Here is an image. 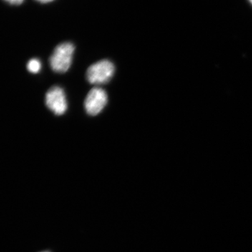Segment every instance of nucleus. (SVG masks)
Wrapping results in <instances>:
<instances>
[{
  "label": "nucleus",
  "instance_id": "4",
  "mask_svg": "<svg viewBox=\"0 0 252 252\" xmlns=\"http://www.w3.org/2000/svg\"><path fill=\"white\" fill-rule=\"evenodd\" d=\"M45 103L46 107L55 115L61 116L67 109V99L64 90L60 86L51 87L46 94Z\"/></svg>",
  "mask_w": 252,
  "mask_h": 252
},
{
  "label": "nucleus",
  "instance_id": "5",
  "mask_svg": "<svg viewBox=\"0 0 252 252\" xmlns=\"http://www.w3.org/2000/svg\"><path fill=\"white\" fill-rule=\"evenodd\" d=\"M41 67V62L38 59H32L28 63V70L30 72L32 73V74H36V73L39 72Z\"/></svg>",
  "mask_w": 252,
  "mask_h": 252
},
{
  "label": "nucleus",
  "instance_id": "8",
  "mask_svg": "<svg viewBox=\"0 0 252 252\" xmlns=\"http://www.w3.org/2000/svg\"><path fill=\"white\" fill-rule=\"evenodd\" d=\"M249 1H250V2H251V4H252V0H249Z\"/></svg>",
  "mask_w": 252,
  "mask_h": 252
},
{
  "label": "nucleus",
  "instance_id": "7",
  "mask_svg": "<svg viewBox=\"0 0 252 252\" xmlns=\"http://www.w3.org/2000/svg\"><path fill=\"white\" fill-rule=\"evenodd\" d=\"M36 1H39L41 3H49L54 1V0H36Z\"/></svg>",
  "mask_w": 252,
  "mask_h": 252
},
{
  "label": "nucleus",
  "instance_id": "1",
  "mask_svg": "<svg viewBox=\"0 0 252 252\" xmlns=\"http://www.w3.org/2000/svg\"><path fill=\"white\" fill-rule=\"evenodd\" d=\"M74 49L75 47L71 42L62 43L56 46L49 58L51 69L59 74L67 72L72 64Z\"/></svg>",
  "mask_w": 252,
  "mask_h": 252
},
{
  "label": "nucleus",
  "instance_id": "9",
  "mask_svg": "<svg viewBox=\"0 0 252 252\" xmlns=\"http://www.w3.org/2000/svg\"></svg>",
  "mask_w": 252,
  "mask_h": 252
},
{
  "label": "nucleus",
  "instance_id": "3",
  "mask_svg": "<svg viewBox=\"0 0 252 252\" xmlns=\"http://www.w3.org/2000/svg\"><path fill=\"white\" fill-rule=\"evenodd\" d=\"M107 103V94L104 89L95 87L91 89L84 101V107L87 114L97 116L102 112Z\"/></svg>",
  "mask_w": 252,
  "mask_h": 252
},
{
  "label": "nucleus",
  "instance_id": "6",
  "mask_svg": "<svg viewBox=\"0 0 252 252\" xmlns=\"http://www.w3.org/2000/svg\"><path fill=\"white\" fill-rule=\"evenodd\" d=\"M4 1H7L11 4L19 5L22 4L24 0H4Z\"/></svg>",
  "mask_w": 252,
  "mask_h": 252
},
{
  "label": "nucleus",
  "instance_id": "2",
  "mask_svg": "<svg viewBox=\"0 0 252 252\" xmlns=\"http://www.w3.org/2000/svg\"><path fill=\"white\" fill-rule=\"evenodd\" d=\"M115 72L112 61L104 59L94 63L86 71V79L91 84L101 85L110 81Z\"/></svg>",
  "mask_w": 252,
  "mask_h": 252
}]
</instances>
